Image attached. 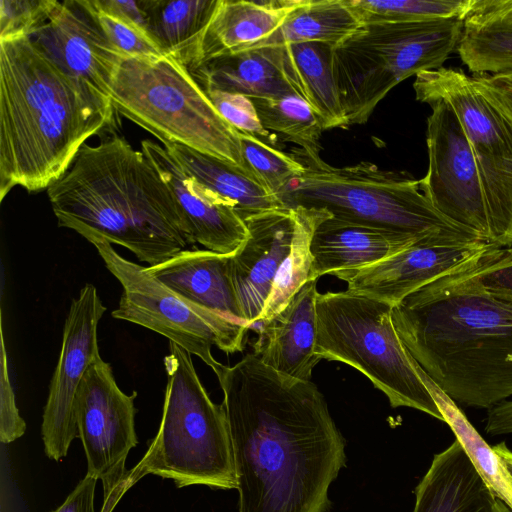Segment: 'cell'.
<instances>
[{
	"mask_svg": "<svg viewBox=\"0 0 512 512\" xmlns=\"http://www.w3.org/2000/svg\"><path fill=\"white\" fill-rule=\"evenodd\" d=\"M239 512H327L345 466V441L312 381L283 375L247 353L218 377Z\"/></svg>",
	"mask_w": 512,
	"mask_h": 512,
	"instance_id": "6da1fadb",
	"label": "cell"
},
{
	"mask_svg": "<svg viewBox=\"0 0 512 512\" xmlns=\"http://www.w3.org/2000/svg\"><path fill=\"white\" fill-rule=\"evenodd\" d=\"M109 97L31 40H0V201L16 186L48 189L85 142L115 125Z\"/></svg>",
	"mask_w": 512,
	"mask_h": 512,
	"instance_id": "7a4b0ae2",
	"label": "cell"
},
{
	"mask_svg": "<svg viewBox=\"0 0 512 512\" xmlns=\"http://www.w3.org/2000/svg\"><path fill=\"white\" fill-rule=\"evenodd\" d=\"M472 263L404 298L393 306L392 320L444 393L490 409L512 396V301L483 289L469 271Z\"/></svg>",
	"mask_w": 512,
	"mask_h": 512,
	"instance_id": "3957f363",
	"label": "cell"
},
{
	"mask_svg": "<svg viewBox=\"0 0 512 512\" xmlns=\"http://www.w3.org/2000/svg\"><path fill=\"white\" fill-rule=\"evenodd\" d=\"M47 195L59 227L121 245L149 266L189 244L167 184L123 137L84 144Z\"/></svg>",
	"mask_w": 512,
	"mask_h": 512,
	"instance_id": "277c9868",
	"label": "cell"
},
{
	"mask_svg": "<svg viewBox=\"0 0 512 512\" xmlns=\"http://www.w3.org/2000/svg\"><path fill=\"white\" fill-rule=\"evenodd\" d=\"M291 152L304 170L278 195L285 207L324 210L334 218L416 241L485 242L437 211L421 192L419 180L405 171L382 170L370 162L334 167L320 151L297 146Z\"/></svg>",
	"mask_w": 512,
	"mask_h": 512,
	"instance_id": "5b68a950",
	"label": "cell"
},
{
	"mask_svg": "<svg viewBox=\"0 0 512 512\" xmlns=\"http://www.w3.org/2000/svg\"><path fill=\"white\" fill-rule=\"evenodd\" d=\"M164 366L167 385L160 426L142 459L127 472L125 491L148 474L171 479L177 488L236 489L224 405L211 400L191 354L173 342Z\"/></svg>",
	"mask_w": 512,
	"mask_h": 512,
	"instance_id": "8992f818",
	"label": "cell"
},
{
	"mask_svg": "<svg viewBox=\"0 0 512 512\" xmlns=\"http://www.w3.org/2000/svg\"><path fill=\"white\" fill-rule=\"evenodd\" d=\"M109 98L118 114L163 144H181L244 168L238 130L218 113L189 70L170 56L123 54L109 83Z\"/></svg>",
	"mask_w": 512,
	"mask_h": 512,
	"instance_id": "52a82bcc",
	"label": "cell"
},
{
	"mask_svg": "<svg viewBox=\"0 0 512 512\" xmlns=\"http://www.w3.org/2000/svg\"><path fill=\"white\" fill-rule=\"evenodd\" d=\"M464 18L365 22L334 47L333 65L348 125L365 124L388 92L435 70L457 51Z\"/></svg>",
	"mask_w": 512,
	"mask_h": 512,
	"instance_id": "ba28073f",
	"label": "cell"
},
{
	"mask_svg": "<svg viewBox=\"0 0 512 512\" xmlns=\"http://www.w3.org/2000/svg\"><path fill=\"white\" fill-rule=\"evenodd\" d=\"M392 308L347 290L318 293L316 354L361 372L393 408H413L444 422L420 366L397 333Z\"/></svg>",
	"mask_w": 512,
	"mask_h": 512,
	"instance_id": "9c48e42d",
	"label": "cell"
},
{
	"mask_svg": "<svg viewBox=\"0 0 512 512\" xmlns=\"http://www.w3.org/2000/svg\"><path fill=\"white\" fill-rule=\"evenodd\" d=\"M416 100L446 101L457 115L479 171L494 247L512 245V121L477 73L440 67L416 75Z\"/></svg>",
	"mask_w": 512,
	"mask_h": 512,
	"instance_id": "30bf717a",
	"label": "cell"
},
{
	"mask_svg": "<svg viewBox=\"0 0 512 512\" xmlns=\"http://www.w3.org/2000/svg\"><path fill=\"white\" fill-rule=\"evenodd\" d=\"M97 250L107 269L123 288L111 315L152 330L199 357L217 378L225 365L212 355L216 346L225 353L245 348L249 327L222 313L196 305L166 287L141 266L125 259L111 243L95 235L84 237Z\"/></svg>",
	"mask_w": 512,
	"mask_h": 512,
	"instance_id": "8fae6325",
	"label": "cell"
},
{
	"mask_svg": "<svg viewBox=\"0 0 512 512\" xmlns=\"http://www.w3.org/2000/svg\"><path fill=\"white\" fill-rule=\"evenodd\" d=\"M137 392L124 393L102 357L88 368L76 400V422L87 461V475L101 480L103 506L111 512L125 492L126 458L138 444Z\"/></svg>",
	"mask_w": 512,
	"mask_h": 512,
	"instance_id": "7c38bea8",
	"label": "cell"
},
{
	"mask_svg": "<svg viewBox=\"0 0 512 512\" xmlns=\"http://www.w3.org/2000/svg\"><path fill=\"white\" fill-rule=\"evenodd\" d=\"M426 104L432 111L426 131L429 163L419 180L420 190L443 216L493 246L479 171L463 127L446 101L432 99Z\"/></svg>",
	"mask_w": 512,
	"mask_h": 512,
	"instance_id": "4fadbf2b",
	"label": "cell"
},
{
	"mask_svg": "<svg viewBox=\"0 0 512 512\" xmlns=\"http://www.w3.org/2000/svg\"><path fill=\"white\" fill-rule=\"evenodd\" d=\"M105 311L96 287L90 283L71 302L41 425L44 451L52 460L66 457L78 437L77 395L86 371L101 357L97 330Z\"/></svg>",
	"mask_w": 512,
	"mask_h": 512,
	"instance_id": "5bb4252c",
	"label": "cell"
},
{
	"mask_svg": "<svg viewBox=\"0 0 512 512\" xmlns=\"http://www.w3.org/2000/svg\"><path fill=\"white\" fill-rule=\"evenodd\" d=\"M492 247L485 242L419 241L373 265L332 275L345 281L351 293L395 306L422 287L468 266Z\"/></svg>",
	"mask_w": 512,
	"mask_h": 512,
	"instance_id": "9a60e30c",
	"label": "cell"
},
{
	"mask_svg": "<svg viewBox=\"0 0 512 512\" xmlns=\"http://www.w3.org/2000/svg\"><path fill=\"white\" fill-rule=\"evenodd\" d=\"M298 212V207H280L244 220L248 236L230 255V274L242 321L249 328L258 324L291 252Z\"/></svg>",
	"mask_w": 512,
	"mask_h": 512,
	"instance_id": "2e32d148",
	"label": "cell"
},
{
	"mask_svg": "<svg viewBox=\"0 0 512 512\" xmlns=\"http://www.w3.org/2000/svg\"><path fill=\"white\" fill-rule=\"evenodd\" d=\"M141 151L170 189L188 243H199L220 254L234 253L248 236V228L235 203L186 173L165 147L156 142L143 140Z\"/></svg>",
	"mask_w": 512,
	"mask_h": 512,
	"instance_id": "e0dca14e",
	"label": "cell"
},
{
	"mask_svg": "<svg viewBox=\"0 0 512 512\" xmlns=\"http://www.w3.org/2000/svg\"><path fill=\"white\" fill-rule=\"evenodd\" d=\"M30 38L63 71L109 97V83L123 53L103 36L81 0L58 1Z\"/></svg>",
	"mask_w": 512,
	"mask_h": 512,
	"instance_id": "ac0fdd59",
	"label": "cell"
},
{
	"mask_svg": "<svg viewBox=\"0 0 512 512\" xmlns=\"http://www.w3.org/2000/svg\"><path fill=\"white\" fill-rule=\"evenodd\" d=\"M204 90L237 93L249 98L303 97L286 45L251 48L222 55L189 71Z\"/></svg>",
	"mask_w": 512,
	"mask_h": 512,
	"instance_id": "d6986e66",
	"label": "cell"
},
{
	"mask_svg": "<svg viewBox=\"0 0 512 512\" xmlns=\"http://www.w3.org/2000/svg\"><path fill=\"white\" fill-rule=\"evenodd\" d=\"M318 293L317 280L306 282L281 311L259 324L253 354L265 365L283 375L311 381L321 360L315 351Z\"/></svg>",
	"mask_w": 512,
	"mask_h": 512,
	"instance_id": "ffe728a7",
	"label": "cell"
},
{
	"mask_svg": "<svg viewBox=\"0 0 512 512\" xmlns=\"http://www.w3.org/2000/svg\"><path fill=\"white\" fill-rule=\"evenodd\" d=\"M413 512H512L477 472L455 439L434 455L415 489Z\"/></svg>",
	"mask_w": 512,
	"mask_h": 512,
	"instance_id": "44dd1931",
	"label": "cell"
},
{
	"mask_svg": "<svg viewBox=\"0 0 512 512\" xmlns=\"http://www.w3.org/2000/svg\"><path fill=\"white\" fill-rule=\"evenodd\" d=\"M416 242L400 233L329 216L318 224L311 239L309 281L373 265Z\"/></svg>",
	"mask_w": 512,
	"mask_h": 512,
	"instance_id": "7402d4cb",
	"label": "cell"
},
{
	"mask_svg": "<svg viewBox=\"0 0 512 512\" xmlns=\"http://www.w3.org/2000/svg\"><path fill=\"white\" fill-rule=\"evenodd\" d=\"M230 255L185 249L145 270L188 301L243 323L231 280Z\"/></svg>",
	"mask_w": 512,
	"mask_h": 512,
	"instance_id": "603a6c76",
	"label": "cell"
},
{
	"mask_svg": "<svg viewBox=\"0 0 512 512\" xmlns=\"http://www.w3.org/2000/svg\"><path fill=\"white\" fill-rule=\"evenodd\" d=\"M298 2L219 0L202 39L198 65L254 47L282 25Z\"/></svg>",
	"mask_w": 512,
	"mask_h": 512,
	"instance_id": "cb8c5ba5",
	"label": "cell"
},
{
	"mask_svg": "<svg viewBox=\"0 0 512 512\" xmlns=\"http://www.w3.org/2000/svg\"><path fill=\"white\" fill-rule=\"evenodd\" d=\"M219 0H139L145 27L164 55L197 67L204 33Z\"/></svg>",
	"mask_w": 512,
	"mask_h": 512,
	"instance_id": "d4e9b609",
	"label": "cell"
},
{
	"mask_svg": "<svg viewBox=\"0 0 512 512\" xmlns=\"http://www.w3.org/2000/svg\"><path fill=\"white\" fill-rule=\"evenodd\" d=\"M164 147L186 173L234 202L243 220L257 213L285 207L278 196L244 168L181 144L166 143Z\"/></svg>",
	"mask_w": 512,
	"mask_h": 512,
	"instance_id": "484cf974",
	"label": "cell"
},
{
	"mask_svg": "<svg viewBox=\"0 0 512 512\" xmlns=\"http://www.w3.org/2000/svg\"><path fill=\"white\" fill-rule=\"evenodd\" d=\"M363 24L349 0H299L282 25L252 48L306 42L336 47Z\"/></svg>",
	"mask_w": 512,
	"mask_h": 512,
	"instance_id": "4316f807",
	"label": "cell"
},
{
	"mask_svg": "<svg viewBox=\"0 0 512 512\" xmlns=\"http://www.w3.org/2000/svg\"><path fill=\"white\" fill-rule=\"evenodd\" d=\"M286 46L303 98L319 117L324 130L349 126L334 73V46L319 42Z\"/></svg>",
	"mask_w": 512,
	"mask_h": 512,
	"instance_id": "83f0119b",
	"label": "cell"
},
{
	"mask_svg": "<svg viewBox=\"0 0 512 512\" xmlns=\"http://www.w3.org/2000/svg\"><path fill=\"white\" fill-rule=\"evenodd\" d=\"M457 53L472 73H512V20L480 12L474 5L464 19Z\"/></svg>",
	"mask_w": 512,
	"mask_h": 512,
	"instance_id": "f1b7e54d",
	"label": "cell"
},
{
	"mask_svg": "<svg viewBox=\"0 0 512 512\" xmlns=\"http://www.w3.org/2000/svg\"><path fill=\"white\" fill-rule=\"evenodd\" d=\"M421 376L442 413L444 422L453 431L477 472L496 496L512 509V482L498 454L469 422L456 402L444 393L422 368Z\"/></svg>",
	"mask_w": 512,
	"mask_h": 512,
	"instance_id": "f546056e",
	"label": "cell"
},
{
	"mask_svg": "<svg viewBox=\"0 0 512 512\" xmlns=\"http://www.w3.org/2000/svg\"><path fill=\"white\" fill-rule=\"evenodd\" d=\"M298 207V223L291 252L281 268L258 324L271 319L309 281L311 268L310 243L315 228L331 216L324 210Z\"/></svg>",
	"mask_w": 512,
	"mask_h": 512,
	"instance_id": "4dcf8cb0",
	"label": "cell"
},
{
	"mask_svg": "<svg viewBox=\"0 0 512 512\" xmlns=\"http://www.w3.org/2000/svg\"><path fill=\"white\" fill-rule=\"evenodd\" d=\"M256 108L261 124L267 131H275L285 141L298 147L320 151L319 138L323 125L307 103L299 95L279 98H250Z\"/></svg>",
	"mask_w": 512,
	"mask_h": 512,
	"instance_id": "1f68e13d",
	"label": "cell"
},
{
	"mask_svg": "<svg viewBox=\"0 0 512 512\" xmlns=\"http://www.w3.org/2000/svg\"><path fill=\"white\" fill-rule=\"evenodd\" d=\"M363 22L421 21L466 16L476 0H349Z\"/></svg>",
	"mask_w": 512,
	"mask_h": 512,
	"instance_id": "d6a6232c",
	"label": "cell"
},
{
	"mask_svg": "<svg viewBox=\"0 0 512 512\" xmlns=\"http://www.w3.org/2000/svg\"><path fill=\"white\" fill-rule=\"evenodd\" d=\"M238 132L244 168L276 196L302 174V164L291 155L256 136Z\"/></svg>",
	"mask_w": 512,
	"mask_h": 512,
	"instance_id": "836d02e7",
	"label": "cell"
},
{
	"mask_svg": "<svg viewBox=\"0 0 512 512\" xmlns=\"http://www.w3.org/2000/svg\"><path fill=\"white\" fill-rule=\"evenodd\" d=\"M81 3L103 36L119 52L140 57L164 55L143 27L99 9L92 0H81Z\"/></svg>",
	"mask_w": 512,
	"mask_h": 512,
	"instance_id": "e575fe53",
	"label": "cell"
},
{
	"mask_svg": "<svg viewBox=\"0 0 512 512\" xmlns=\"http://www.w3.org/2000/svg\"><path fill=\"white\" fill-rule=\"evenodd\" d=\"M58 1L1 0L0 40L31 37L49 19Z\"/></svg>",
	"mask_w": 512,
	"mask_h": 512,
	"instance_id": "d590c367",
	"label": "cell"
},
{
	"mask_svg": "<svg viewBox=\"0 0 512 512\" xmlns=\"http://www.w3.org/2000/svg\"><path fill=\"white\" fill-rule=\"evenodd\" d=\"M469 271L488 293L512 301V245L490 248L469 266Z\"/></svg>",
	"mask_w": 512,
	"mask_h": 512,
	"instance_id": "8d00e7d4",
	"label": "cell"
},
{
	"mask_svg": "<svg viewBox=\"0 0 512 512\" xmlns=\"http://www.w3.org/2000/svg\"><path fill=\"white\" fill-rule=\"evenodd\" d=\"M205 93L223 119L236 130L270 143V133L261 124L249 97L220 90H207Z\"/></svg>",
	"mask_w": 512,
	"mask_h": 512,
	"instance_id": "74e56055",
	"label": "cell"
},
{
	"mask_svg": "<svg viewBox=\"0 0 512 512\" xmlns=\"http://www.w3.org/2000/svg\"><path fill=\"white\" fill-rule=\"evenodd\" d=\"M0 343V441L8 444L25 433L26 423L19 414L14 389L10 381L2 312L0 317Z\"/></svg>",
	"mask_w": 512,
	"mask_h": 512,
	"instance_id": "f35d334b",
	"label": "cell"
},
{
	"mask_svg": "<svg viewBox=\"0 0 512 512\" xmlns=\"http://www.w3.org/2000/svg\"><path fill=\"white\" fill-rule=\"evenodd\" d=\"M96 483L97 479L86 474L65 501L51 512H95Z\"/></svg>",
	"mask_w": 512,
	"mask_h": 512,
	"instance_id": "ab89813d",
	"label": "cell"
},
{
	"mask_svg": "<svg viewBox=\"0 0 512 512\" xmlns=\"http://www.w3.org/2000/svg\"><path fill=\"white\" fill-rule=\"evenodd\" d=\"M477 74L503 112L512 121V73L500 75Z\"/></svg>",
	"mask_w": 512,
	"mask_h": 512,
	"instance_id": "60d3db41",
	"label": "cell"
},
{
	"mask_svg": "<svg viewBox=\"0 0 512 512\" xmlns=\"http://www.w3.org/2000/svg\"><path fill=\"white\" fill-rule=\"evenodd\" d=\"M94 5L99 9L116 15L125 20L131 21L146 30L145 16L142 8L137 1H120V0H92ZM147 31V30H146Z\"/></svg>",
	"mask_w": 512,
	"mask_h": 512,
	"instance_id": "b9f144b4",
	"label": "cell"
},
{
	"mask_svg": "<svg viewBox=\"0 0 512 512\" xmlns=\"http://www.w3.org/2000/svg\"><path fill=\"white\" fill-rule=\"evenodd\" d=\"M485 431L492 436L512 434V400H505L488 409Z\"/></svg>",
	"mask_w": 512,
	"mask_h": 512,
	"instance_id": "7bdbcfd3",
	"label": "cell"
},
{
	"mask_svg": "<svg viewBox=\"0 0 512 512\" xmlns=\"http://www.w3.org/2000/svg\"><path fill=\"white\" fill-rule=\"evenodd\" d=\"M475 9L512 20V0H476Z\"/></svg>",
	"mask_w": 512,
	"mask_h": 512,
	"instance_id": "ee69618b",
	"label": "cell"
},
{
	"mask_svg": "<svg viewBox=\"0 0 512 512\" xmlns=\"http://www.w3.org/2000/svg\"><path fill=\"white\" fill-rule=\"evenodd\" d=\"M493 449L502 460L512 482V450L505 442L493 446Z\"/></svg>",
	"mask_w": 512,
	"mask_h": 512,
	"instance_id": "f6af8a7d",
	"label": "cell"
}]
</instances>
